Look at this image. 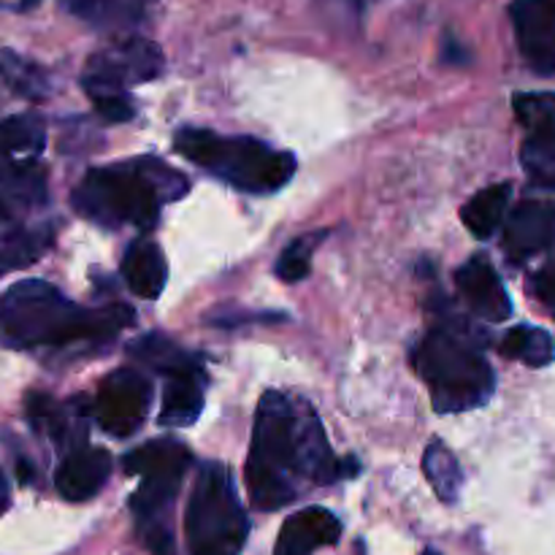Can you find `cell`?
Instances as JSON below:
<instances>
[{
	"instance_id": "cell-7",
	"label": "cell",
	"mask_w": 555,
	"mask_h": 555,
	"mask_svg": "<svg viewBox=\"0 0 555 555\" xmlns=\"http://www.w3.org/2000/svg\"><path fill=\"white\" fill-rule=\"evenodd\" d=\"M166 68L160 47L150 38H117L87 63L81 85L87 95H119L128 87L157 79Z\"/></svg>"
},
{
	"instance_id": "cell-18",
	"label": "cell",
	"mask_w": 555,
	"mask_h": 555,
	"mask_svg": "<svg viewBox=\"0 0 555 555\" xmlns=\"http://www.w3.org/2000/svg\"><path fill=\"white\" fill-rule=\"evenodd\" d=\"M27 417L36 426V431L49 434L54 444H63L70 450L79 448L87 434L85 421H76L68 406H60L57 401L43 393L27 396Z\"/></svg>"
},
{
	"instance_id": "cell-19",
	"label": "cell",
	"mask_w": 555,
	"mask_h": 555,
	"mask_svg": "<svg viewBox=\"0 0 555 555\" xmlns=\"http://www.w3.org/2000/svg\"><path fill=\"white\" fill-rule=\"evenodd\" d=\"M60 3L65 11L101 30L119 33L144 20L150 0H60Z\"/></svg>"
},
{
	"instance_id": "cell-25",
	"label": "cell",
	"mask_w": 555,
	"mask_h": 555,
	"mask_svg": "<svg viewBox=\"0 0 555 555\" xmlns=\"http://www.w3.org/2000/svg\"><path fill=\"white\" fill-rule=\"evenodd\" d=\"M423 472H426L428 482H431V488L442 502H459L461 486H464V472H461L459 459L450 453L448 444L439 442V439L428 442L426 455H423Z\"/></svg>"
},
{
	"instance_id": "cell-12",
	"label": "cell",
	"mask_w": 555,
	"mask_h": 555,
	"mask_svg": "<svg viewBox=\"0 0 555 555\" xmlns=\"http://www.w3.org/2000/svg\"><path fill=\"white\" fill-rule=\"evenodd\" d=\"M339 537L341 524L334 513L323 507H307L285 520L274 555H312L320 547L336 545Z\"/></svg>"
},
{
	"instance_id": "cell-21",
	"label": "cell",
	"mask_w": 555,
	"mask_h": 555,
	"mask_svg": "<svg viewBox=\"0 0 555 555\" xmlns=\"http://www.w3.org/2000/svg\"><path fill=\"white\" fill-rule=\"evenodd\" d=\"M130 356L139 358L141 363H146L150 369H155L157 374L163 377H173V374H184V372H195V369H204L201 366L198 358L193 352L182 350L173 339L160 334H150L144 339L135 341L130 347Z\"/></svg>"
},
{
	"instance_id": "cell-28",
	"label": "cell",
	"mask_w": 555,
	"mask_h": 555,
	"mask_svg": "<svg viewBox=\"0 0 555 555\" xmlns=\"http://www.w3.org/2000/svg\"><path fill=\"white\" fill-rule=\"evenodd\" d=\"M325 238V231H312L307 236H298L296 242H291V247L282 253L280 263H276V276L282 282H298L309 274V266H312V255L318 249V244Z\"/></svg>"
},
{
	"instance_id": "cell-13",
	"label": "cell",
	"mask_w": 555,
	"mask_h": 555,
	"mask_svg": "<svg viewBox=\"0 0 555 555\" xmlns=\"http://www.w3.org/2000/svg\"><path fill=\"white\" fill-rule=\"evenodd\" d=\"M112 455L103 448H74L57 469V491L65 502H87L106 486Z\"/></svg>"
},
{
	"instance_id": "cell-27",
	"label": "cell",
	"mask_w": 555,
	"mask_h": 555,
	"mask_svg": "<svg viewBox=\"0 0 555 555\" xmlns=\"http://www.w3.org/2000/svg\"><path fill=\"white\" fill-rule=\"evenodd\" d=\"M49 244H52V231H49V228L16 231L3 236L0 238V274L33 263L36 258H41V253Z\"/></svg>"
},
{
	"instance_id": "cell-17",
	"label": "cell",
	"mask_w": 555,
	"mask_h": 555,
	"mask_svg": "<svg viewBox=\"0 0 555 555\" xmlns=\"http://www.w3.org/2000/svg\"><path fill=\"white\" fill-rule=\"evenodd\" d=\"M193 461L190 450L177 439H152L133 453L125 455L122 466L128 475H184Z\"/></svg>"
},
{
	"instance_id": "cell-11",
	"label": "cell",
	"mask_w": 555,
	"mask_h": 555,
	"mask_svg": "<svg viewBox=\"0 0 555 555\" xmlns=\"http://www.w3.org/2000/svg\"><path fill=\"white\" fill-rule=\"evenodd\" d=\"M455 287H459V296L464 298L466 307L488 323H504L513 314L507 287L502 285L491 260L482 258V255H475L455 271Z\"/></svg>"
},
{
	"instance_id": "cell-5",
	"label": "cell",
	"mask_w": 555,
	"mask_h": 555,
	"mask_svg": "<svg viewBox=\"0 0 555 555\" xmlns=\"http://www.w3.org/2000/svg\"><path fill=\"white\" fill-rule=\"evenodd\" d=\"M415 372L431 388L437 412H466L486 404L496 388L493 369L477 352L472 341H464L453 331H431L423 336L412 352Z\"/></svg>"
},
{
	"instance_id": "cell-20",
	"label": "cell",
	"mask_w": 555,
	"mask_h": 555,
	"mask_svg": "<svg viewBox=\"0 0 555 555\" xmlns=\"http://www.w3.org/2000/svg\"><path fill=\"white\" fill-rule=\"evenodd\" d=\"M520 146V166L534 188L555 190V122L531 125Z\"/></svg>"
},
{
	"instance_id": "cell-26",
	"label": "cell",
	"mask_w": 555,
	"mask_h": 555,
	"mask_svg": "<svg viewBox=\"0 0 555 555\" xmlns=\"http://www.w3.org/2000/svg\"><path fill=\"white\" fill-rule=\"evenodd\" d=\"M0 188H5L16 198L27 201V204H43L47 201V171L38 160L3 163L0 166Z\"/></svg>"
},
{
	"instance_id": "cell-4",
	"label": "cell",
	"mask_w": 555,
	"mask_h": 555,
	"mask_svg": "<svg viewBox=\"0 0 555 555\" xmlns=\"http://www.w3.org/2000/svg\"><path fill=\"white\" fill-rule=\"evenodd\" d=\"M173 146L190 163L242 193H276L296 173V157L291 152L274 150L249 135H222L215 130L184 128L173 139Z\"/></svg>"
},
{
	"instance_id": "cell-24",
	"label": "cell",
	"mask_w": 555,
	"mask_h": 555,
	"mask_svg": "<svg viewBox=\"0 0 555 555\" xmlns=\"http://www.w3.org/2000/svg\"><path fill=\"white\" fill-rule=\"evenodd\" d=\"M499 352L509 361H520L531 369L551 366L555 358V341L547 331L534 328V325H515L507 331L499 345Z\"/></svg>"
},
{
	"instance_id": "cell-2",
	"label": "cell",
	"mask_w": 555,
	"mask_h": 555,
	"mask_svg": "<svg viewBox=\"0 0 555 555\" xmlns=\"http://www.w3.org/2000/svg\"><path fill=\"white\" fill-rule=\"evenodd\" d=\"M133 318V309L122 304L85 309L49 282L22 280L0 298V341L14 350H33L81 339H108L128 328Z\"/></svg>"
},
{
	"instance_id": "cell-9",
	"label": "cell",
	"mask_w": 555,
	"mask_h": 555,
	"mask_svg": "<svg viewBox=\"0 0 555 555\" xmlns=\"http://www.w3.org/2000/svg\"><path fill=\"white\" fill-rule=\"evenodd\" d=\"M509 20L526 65L540 76H555V0H513Z\"/></svg>"
},
{
	"instance_id": "cell-33",
	"label": "cell",
	"mask_w": 555,
	"mask_h": 555,
	"mask_svg": "<svg viewBox=\"0 0 555 555\" xmlns=\"http://www.w3.org/2000/svg\"><path fill=\"white\" fill-rule=\"evenodd\" d=\"M5 217H9V211H5L3 201H0V222H5Z\"/></svg>"
},
{
	"instance_id": "cell-10",
	"label": "cell",
	"mask_w": 555,
	"mask_h": 555,
	"mask_svg": "<svg viewBox=\"0 0 555 555\" xmlns=\"http://www.w3.org/2000/svg\"><path fill=\"white\" fill-rule=\"evenodd\" d=\"M555 247V198L520 201L504 222V249L513 260H526Z\"/></svg>"
},
{
	"instance_id": "cell-32",
	"label": "cell",
	"mask_w": 555,
	"mask_h": 555,
	"mask_svg": "<svg viewBox=\"0 0 555 555\" xmlns=\"http://www.w3.org/2000/svg\"><path fill=\"white\" fill-rule=\"evenodd\" d=\"M9 502H11V493H9V482H5L3 472H0V515L9 509Z\"/></svg>"
},
{
	"instance_id": "cell-34",
	"label": "cell",
	"mask_w": 555,
	"mask_h": 555,
	"mask_svg": "<svg viewBox=\"0 0 555 555\" xmlns=\"http://www.w3.org/2000/svg\"><path fill=\"white\" fill-rule=\"evenodd\" d=\"M423 555H439L437 551H431V547H428V551H423Z\"/></svg>"
},
{
	"instance_id": "cell-30",
	"label": "cell",
	"mask_w": 555,
	"mask_h": 555,
	"mask_svg": "<svg viewBox=\"0 0 555 555\" xmlns=\"http://www.w3.org/2000/svg\"><path fill=\"white\" fill-rule=\"evenodd\" d=\"M90 101L92 106H95V112L101 114L103 119H108V122H128L135 114L133 101H130L128 92H119V95H98L90 98Z\"/></svg>"
},
{
	"instance_id": "cell-15",
	"label": "cell",
	"mask_w": 555,
	"mask_h": 555,
	"mask_svg": "<svg viewBox=\"0 0 555 555\" xmlns=\"http://www.w3.org/2000/svg\"><path fill=\"white\" fill-rule=\"evenodd\" d=\"M204 369L168 377L166 393H163L160 417H157L160 426L182 428L198 421L201 410H204Z\"/></svg>"
},
{
	"instance_id": "cell-14",
	"label": "cell",
	"mask_w": 555,
	"mask_h": 555,
	"mask_svg": "<svg viewBox=\"0 0 555 555\" xmlns=\"http://www.w3.org/2000/svg\"><path fill=\"white\" fill-rule=\"evenodd\" d=\"M122 276L130 293L146 298V301H155L166 291L168 282L166 255L152 238H135L122 258Z\"/></svg>"
},
{
	"instance_id": "cell-23",
	"label": "cell",
	"mask_w": 555,
	"mask_h": 555,
	"mask_svg": "<svg viewBox=\"0 0 555 555\" xmlns=\"http://www.w3.org/2000/svg\"><path fill=\"white\" fill-rule=\"evenodd\" d=\"M0 79L27 101H43L52 92V79H49L47 70L14 49L0 52Z\"/></svg>"
},
{
	"instance_id": "cell-22",
	"label": "cell",
	"mask_w": 555,
	"mask_h": 555,
	"mask_svg": "<svg viewBox=\"0 0 555 555\" xmlns=\"http://www.w3.org/2000/svg\"><path fill=\"white\" fill-rule=\"evenodd\" d=\"M509 195H513V188L509 184H491V188L480 190L469 204L461 209V220L464 225L475 233L477 238H488L499 231V225L504 222V215H507Z\"/></svg>"
},
{
	"instance_id": "cell-3",
	"label": "cell",
	"mask_w": 555,
	"mask_h": 555,
	"mask_svg": "<svg viewBox=\"0 0 555 555\" xmlns=\"http://www.w3.org/2000/svg\"><path fill=\"white\" fill-rule=\"evenodd\" d=\"M188 193V179L157 157H139L87 171L74 190V209L103 228L155 225L160 206Z\"/></svg>"
},
{
	"instance_id": "cell-1",
	"label": "cell",
	"mask_w": 555,
	"mask_h": 555,
	"mask_svg": "<svg viewBox=\"0 0 555 555\" xmlns=\"http://www.w3.org/2000/svg\"><path fill=\"white\" fill-rule=\"evenodd\" d=\"M345 475V461L334 459L312 406L280 390L263 393L247 459L255 507L271 513L296 502L307 486H331Z\"/></svg>"
},
{
	"instance_id": "cell-31",
	"label": "cell",
	"mask_w": 555,
	"mask_h": 555,
	"mask_svg": "<svg viewBox=\"0 0 555 555\" xmlns=\"http://www.w3.org/2000/svg\"><path fill=\"white\" fill-rule=\"evenodd\" d=\"M531 287H534L537 298H540V301L545 304L547 309H553V312H555V258L545 266V269L537 271Z\"/></svg>"
},
{
	"instance_id": "cell-16",
	"label": "cell",
	"mask_w": 555,
	"mask_h": 555,
	"mask_svg": "<svg viewBox=\"0 0 555 555\" xmlns=\"http://www.w3.org/2000/svg\"><path fill=\"white\" fill-rule=\"evenodd\" d=\"M47 144V125L38 114H14L0 119V166L38 160Z\"/></svg>"
},
{
	"instance_id": "cell-8",
	"label": "cell",
	"mask_w": 555,
	"mask_h": 555,
	"mask_svg": "<svg viewBox=\"0 0 555 555\" xmlns=\"http://www.w3.org/2000/svg\"><path fill=\"white\" fill-rule=\"evenodd\" d=\"M152 401V385L135 369H117L101 383L92 404V417L112 437H133L146 421Z\"/></svg>"
},
{
	"instance_id": "cell-29",
	"label": "cell",
	"mask_w": 555,
	"mask_h": 555,
	"mask_svg": "<svg viewBox=\"0 0 555 555\" xmlns=\"http://www.w3.org/2000/svg\"><path fill=\"white\" fill-rule=\"evenodd\" d=\"M515 117L524 128L555 122V92H518L513 98Z\"/></svg>"
},
{
	"instance_id": "cell-6",
	"label": "cell",
	"mask_w": 555,
	"mask_h": 555,
	"mask_svg": "<svg viewBox=\"0 0 555 555\" xmlns=\"http://www.w3.org/2000/svg\"><path fill=\"white\" fill-rule=\"evenodd\" d=\"M190 555H242L249 520L225 464H204L188 504Z\"/></svg>"
}]
</instances>
